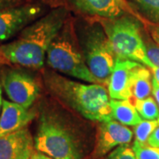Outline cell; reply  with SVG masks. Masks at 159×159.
I'll return each instance as SVG.
<instances>
[{
  "label": "cell",
  "mask_w": 159,
  "mask_h": 159,
  "mask_svg": "<svg viewBox=\"0 0 159 159\" xmlns=\"http://www.w3.org/2000/svg\"><path fill=\"white\" fill-rule=\"evenodd\" d=\"M66 7L57 6L46 12L18 34L15 40L0 45V52L10 64L42 68L51 42L69 18Z\"/></svg>",
  "instance_id": "obj_1"
},
{
  "label": "cell",
  "mask_w": 159,
  "mask_h": 159,
  "mask_svg": "<svg viewBox=\"0 0 159 159\" xmlns=\"http://www.w3.org/2000/svg\"><path fill=\"white\" fill-rule=\"evenodd\" d=\"M43 76L48 90L85 119L99 122L112 119L108 90L103 85L75 81L51 71Z\"/></svg>",
  "instance_id": "obj_2"
},
{
  "label": "cell",
  "mask_w": 159,
  "mask_h": 159,
  "mask_svg": "<svg viewBox=\"0 0 159 159\" xmlns=\"http://www.w3.org/2000/svg\"><path fill=\"white\" fill-rule=\"evenodd\" d=\"M76 38L77 34L74 32V23L68 18L47 51V65L58 73L74 79L101 84L88 67L79 41Z\"/></svg>",
  "instance_id": "obj_3"
},
{
  "label": "cell",
  "mask_w": 159,
  "mask_h": 159,
  "mask_svg": "<svg viewBox=\"0 0 159 159\" xmlns=\"http://www.w3.org/2000/svg\"><path fill=\"white\" fill-rule=\"evenodd\" d=\"M136 16L124 14L113 19H98L112 46L116 58L142 63L154 68L147 56L141 25Z\"/></svg>",
  "instance_id": "obj_4"
},
{
  "label": "cell",
  "mask_w": 159,
  "mask_h": 159,
  "mask_svg": "<svg viewBox=\"0 0 159 159\" xmlns=\"http://www.w3.org/2000/svg\"><path fill=\"white\" fill-rule=\"evenodd\" d=\"M77 37L85 62L91 73L101 84L108 83L116 56L99 20L80 25Z\"/></svg>",
  "instance_id": "obj_5"
},
{
  "label": "cell",
  "mask_w": 159,
  "mask_h": 159,
  "mask_svg": "<svg viewBox=\"0 0 159 159\" xmlns=\"http://www.w3.org/2000/svg\"><path fill=\"white\" fill-rule=\"evenodd\" d=\"M34 148L53 159H80L73 135L55 118L43 115L34 137Z\"/></svg>",
  "instance_id": "obj_6"
},
{
  "label": "cell",
  "mask_w": 159,
  "mask_h": 159,
  "mask_svg": "<svg viewBox=\"0 0 159 159\" xmlns=\"http://www.w3.org/2000/svg\"><path fill=\"white\" fill-rule=\"evenodd\" d=\"M42 3L27 2L0 10V43L19 34L26 27L45 14Z\"/></svg>",
  "instance_id": "obj_7"
},
{
  "label": "cell",
  "mask_w": 159,
  "mask_h": 159,
  "mask_svg": "<svg viewBox=\"0 0 159 159\" xmlns=\"http://www.w3.org/2000/svg\"><path fill=\"white\" fill-rule=\"evenodd\" d=\"M2 88L11 102L29 109L39 97L40 87L34 77L20 69L6 70L1 77Z\"/></svg>",
  "instance_id": "obj_8"
},
{
  "label": "cell",
  "mask_w": 159,
  "mask_h": 159,
  "mask_svg": "<svg viewBox=\"0 0 159 159\" xmlns=\"http://www.w3.org/2000/svg\"><path fill=\"white\" fill-rule=\"evenodd\" d=\"M133 138V132L126 125L111 119L101 122L98 127L97 141L93 156L100 158L119 146L129 144Z\"/></svg>",
  "instance_id": "obj_9"
},
{
  "label": "cell",
  "mask_w": 159,
  "mask_h": 159,
  "mask_svg": "<svg viewBox=\"0 0 159 159\" xmlns=\"http://www.w3.org/2000/svg\"><path fill=\"white\" fill-rule=\"evenodd\" d=\"M75 11L97 19H113L124 14L136 13L127 5L126 0H67Z\"/></svg>",
  "instance_id": "obj_10"
},
{
  "label": "cell",
  "mask_w": 159,
  "mask_h": 159,
  "mask_svg": "<svg viewBox=\"0 0 159 159\" xmlns=\"http://www.w3.org/2000/svg\"><path fill=\"white\" fill-rule=\"evenodd\" d=\"M140 63L116 58L112 73L109 78L108 94L111 99L131 100V81L134 69Z\"/></svg>",
  "instance_id": "obj_11"
},
{
  "label": "cell",
  "mask_w": 159,
  "mask_h": 159,
  "mask_svg": "<svg viewBox=\"0 0 159 159\" xmlns=\"http://www.w3.org/2000/svg\"><path fill=\"white\" fill-rule=\"evenodd\" d=\"M34 151V141L25 127L0 137V159H30Z\"/></svg>",
  "instance_id": "obj_12"
},
{
  "label": "cell",
  "mask_w": 159,
  "mask_h": 159,
  "mask_svg": "<svg viewBox=\"0 0 159 159\" xmlns=\"http://www.w3.org/2000/svg\"><path fill=\"white\" fill-rule=\"evenodd\" d=\"M34 116V111L11 101L3 100L0 114V137L27 127Z\"/></svg>",
  "instance_id": "obj_13"
},
{
  "label": "cell",
  "mask_w": 159,
  "mask_h": 159,
  "mask_svg": "<svg viewBox=\"0 0 159 159\" xmlns=\"http://www.w3.org/2000/svg\"><path fill=\"white\" fill-rule=\"evenodd\" d=\"M110 107L112 119L122 125L134 126L142 120L134 103L129 100L110 99Z\"/></svg>",
  "instance_id": "obj_14"
},
{
  "label": "cell",
  "mask_w": 159,
  "mask_h": 159,
  "mask_svg": "<svg viewBox=\"0 0 159 159\" xmlns=\"http://www.w3.org/2000/svg\"><path fill=\"white\" fill-rule=\"evenodd\" d=\"M150 77L151 74L147 66H143L140 64L134 69L131 81L133 97L129 101L133 102L134 100H142L150 96L152 93V80Z\"/></svg>",
  "instance_id": "obj_15"
},
{
  "label": "cell",
  "mask_w": 159,
  "mask_h": 159,
  "mask_svg": "<svg viewBox=\"0 0 159 159\" xmlns=\"http://www.w3.org/2000/svg\"><path fill=\"white\" fill-rule=\"evenodd\" d=\"M132 102L142 119L145 120L158 119L159 108L154 98L148 97L142 100H134Z\"/></svg>",
  "instance_id": "obj_16"
},
{
  "label": "cell",
  "mask_w": 159,
  "mask_h": 159,
  "mask_svg": "<svg viewBox=\"0 0 159 159\" xmlns=\"http://www.w3.org/2000/svg\"><path fill=\"white\" fill-rule=\"evenodd\" d=\"M148 17V21L159 25V0H133Z\"/></svg>",
  "instance_id": "obj_17"
},
{
  "label": "cell",
  "mask_w": 159,
  "mask_h": 159,
  "mask_svg": "<svg viewBox=\"0 0 159 159\" xmlns=\"http://www.w3.org/2000/svg\"><path fill=\"white\" fill-rule=\"evenodd\" d=\"M158 125L157 120H142L138 125H134L135 141L141 143H147L148 137Z\"/></svg>",
  "instance_id": "obj_18"
},
{
  "label": "cell",
  "mask_w": 159,
  "mask_h": 159,
  "mask_svg": "<svg viewBox=\"0 0 159 159\" xmlns=\"http://www.w3.org/2000/svg\"><path fill=\"white\" fill-rule=\"evenodd\" d=\"M132 149L137 159H159V148L151 147L148 143L134 141Z\"/></svg>",
  "instance_id": "obj_19"
},
{
  "label": "cell",
  "mask_w": 159,
  "mask_h": 159,
  "mask_svg": "<svg viewBox=\"0 0 159 159\" xmlns=\"http://www.w3.org/2000/svg\"><path fill=\"white\" fill-rule=\"evenodd\" d=\"M106 159H137L133 149L127 145L119 146L109 154Z\"/></svg>",
  "instance_id": "obj_20"
},
{
  "label": "cell",
  "mask_w": 159,
  "mask_h": 159,
  "mask_svg": "<svg viewBox=\"0 0 159 159\" xmlns=\"http://www.w3.org/2000/svg\"><path fill=\"white\" fill-rule=\"evenodd\" d=\"M145 42V41H144ZM147 56L155 67H159V45L151 41L145 42Z\"/></svg>",
  "instance_id": "obj_21"
},
{
  "label": "cell",
  "mask_w": 159,
  "mask_h": 159,
  "mask_svg": "<svg viewBox=\"0 0 159 159\" xmlns=\"http://www.w3.org/2000/svg\"><path fill=\"white\" fill-rule=\"evenodd\" d=\"M143 23L147 26L149 34L151 35L152 39L155 41V43L159 45V25H157L155 23L150 22V21H146V20H142Z\"/></svg>",
  "instance_id": "obj_22"
},
{
  "label": "cell",
  "mask_w": 159,
  "mask_h": 159,
  "mask_svg": "<svg viewBox=\"0 0 159 159\" xmlns=\"http://www.w3.org/2000/svg\"><path fill=\"white\" fill-rule=\"evenodd\" d=\"M147 143L151 147L159 148V124L156 127V129L152 132L150 136L148 137Z\"/></svg>",
  "instance_id": "obj_23"
},
{
  "label": "cell",
  "mask_w": 159,
  "mask_h": 159,
  "mask_svg": "<svg viewBox=\"0 0 159 159\" xmlns=\"http://www.w3.org/2000/svg\"><path fill=\"white\" fill-rule=\"evenodd\" d=\"M27 2H29V0H0V10L11 6H19Z\"/></svg>",
  "instance_id": "obj_24"
},
{
  "label": "cell",
  "mask_w": 159,
  "mask_h": 159,
  "mask_svg": "<svg viewBox=\"0 0 159 159\" xmlns=\"http://www.w3.org/2000/svg\"><path fill=\"white\" fill-rule=\"evenodd\" d=\"M152 94H153L154 97L156 98V101H157V103L159 108V83L154 78H152ZM157 121L159 124V118Z\"/></svg>",
  "instance_id": "obj_25"
},
{
  "label": "cell",
  "mask_w": 159,
  "mask_h": 159,
  "mask_svg": "<svg viewBox=\"0 0 159 159\" xmlns=\"http://www.w3.org/2000/svg\"><path fill=\"white\" fill-rule=\"evenodd\" d=\"M30 159H53L50 157L49 156H47L45 154L39 152V151H34Z\"/></svg>",
  "instance_id": "obj_26"
},
{
  "label": "cell",
  "mask_w": 159,
  "mask_h": 159,
  "mask_svg": "<svg viewBox=\"0 0 159 159\" xmlns=\"http://www.w3.org/2000/svg\"><path fill=\"white\" fill-rule=\"evenodd\" d=\"M150 70L153 74V78L159 83V67H154Z\"/></svg>",
  "instance_id": "obj_27"
},
{
  "label": "cell",
  "mask_w": 159,
  "mask_h": 159,
  "mask_svg": "<svg viewBox=\"0 0 159 159\" xmlns=\"http://www.w3.org/2000/svg\"><path fill=\"white\" fill-rule=\"evenodd\" d=\"M2 84H1V80H0V114L2 111V106H3V98H2Z\"/></svg>",
  "instance_id": "obj_28"
},
{
  "label": "cell",
  "mask_w": 159,
  "mask_h": 159,
  "mask_svg": "<svg viewBox=\"0 0 159 159\" xmlns=\"http://www.w3.org/2000/svg\"><path fill=\"white\" fill-rule=\"evenodd\" d=\"M0 64H4V65H8V64H10V63L7 61V59H6V57L2 55L1 52H0Z\"/></svg>",
  "instance_id": "obj_29"
}]
</instances>
